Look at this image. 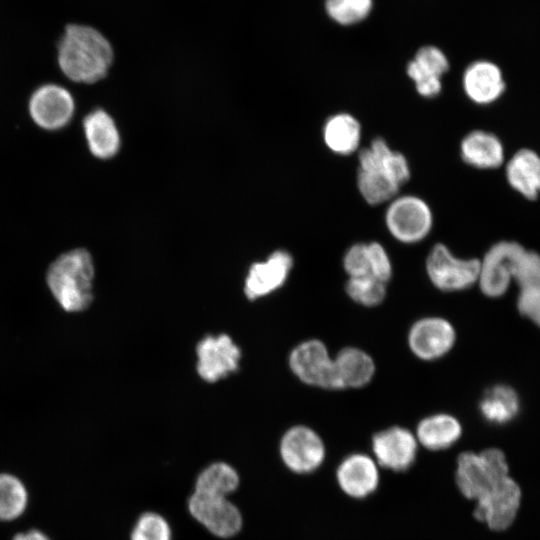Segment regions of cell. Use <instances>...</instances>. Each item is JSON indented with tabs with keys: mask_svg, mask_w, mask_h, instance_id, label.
<instances>
[{
	"mask_svg": "<svg viewBox=\"0 0 540 540\" xmlns=\"http://www.w3.org/2000/svg\"><path fill=\"white\" fill-rule=\"evenodd\" d=\"M410 176L408 159L392 149L385 139L376 137L369 146L359 149L356 183L366 203L373 206L388 203Z\"/></svg>",
	"mask_w": 540,
	"mask_h": 540,
	"instance_id": "obj_1",
	"label": "cell"
},
{
	"mask_svg": "<svg viewBox=\"0 0 540 540\" xmlns=\"http://www.w3.org/2000/svg\"><path fill=\"white\" fill-rule=\"evenodd\" d=\"M58 65L76 83L92 84L103 79L112 64L109 41L96 29L70 24L58 42Z\"/></svg>",
	"mask_w": 540,
	"mask_h": 540,
	"instance_id": "obj_2",
	"label": "cell"
},
{
	"mask_svg": "<svg viewBox=\"0 0 540 540\" xmlns=\"http://www.w3.org/2000/svg\"><path fill=\"white\" fill-rule=\"evenodd\" d=\"M94 263L89 251L76 248L59 255L48 267L47 285L67 312L86 310L93 301Z\"/></svg>",
	"mask_w": 540,
	"mask_h": 540,
	"instance_id": "obj_3",
	"label": "cell"
},
{
	"mask_svg": "<svg viewBox=\"0 0 540 540\" xmlns=\"http://www.w3.org/2000/svg\"><path fill=\"white\" fill-rule=\"evenodd\" d=\"M508 475L504 453L487 448L480 453L463 452L457 458L456 484L468 499L477 500Z\"/></svg>",
	"mask_w": 540,
	"mask_h": 540,
	"instance_id": "obj_4",
	"label": "cell"
},
{
	"mask_svg": "<svg viewBox=\"0 0 540 540\" xmlns=\"http://www.w3.org/2000/svg\"><path fill=\"white\" fill-rule=\"evenodd\" d=\"M384 221L395 240L403 244H416L430 234L434 217L431 207L423 198L398 194L387 203Z\"/></svg>",
	"mask_w": 540,
	"mask_h": 540,
	"instance_id": "obj_5",
	"label": "cell"
},
{
	"mask_svg": "<svg viewBox=\"0 0 540 540\" xmlns=\"http://www.w3.org/2000/svg\"><path fill=\"white\" fill-rule=\"evenodd\" d=\"M425 267L429 280L437 289L456 292L478 282L480 260L457 257L445 244L437 243L427 255Z\"/></svg>",
	"mask_w": 540,
	"mask_h": 540,
	"instance_id": "obj_6",
	"label": "cell"
},
{
	"mask_svg": "<svg viewBox=\"0 0 540 540\" xmlns=\"http://www.w3.org/2000/svg\"><path fill=\"white\" fill-rule=\"evenodd\" d=\"M289 367L303 383L328 390H339L334 358L318 339L298 344L289 355Z\"/></svg>",
	"mask_w": 540,
	"mask_h": 540,
	"instance_id": "obj_7",
	"label": "cell"
},
{
	"mask_svg": "<svg viewBox=\"0 0 540 540\" xmlns=\"http://www.w3.org/2000/svg\"><path fill=\"white\" fill-rule=\"evenodd\" d=\"M75 112V101L65 87L47 83L36 88L28 100V113L34 124L46 131L67 126Z\"/></svg>",
	"mask_w": 540,
	"mask_h": 540,
	"instance_id": "obj_8",
	"label": "cell"
},
{
	"mask_svg": "<svg viewBox=\"0 0 540 540\" xmlns=\"http://www.w3.org/2000/svg\"><path fill=\"white\" fill-rule=\"evenodd\" d=\"M523 250L524 247L514 241H500L488 249L480 260L478 277L483 294L495 298L507 291Z\"/></svg>",
	"mask_w": 540,
	"mask_h": 540,
	"instance_id": "obj_9",
	"label": "cell"
},
{
	"mask_svg": "<svg viewBox=\"0 0 540 540\" xmlns=\"http://www.w3.org/2000/svg\"><path fill=\"white\" fill-rule=\"evenodd\" d=\"M280 456L288 469L294 473L307 474L321 466L326 448L322 438L312 428L297 425L282 436Z\"/></svg>",
	"mask_w": 540,
	"mask_h": 540,
	"instance_id": "obj_10",
	"label": "cell"
},
{
	"mask_svg": "<svg viewBox=\"0 0 540 540\" xmlns=\"http://www.w3.org/2000/svg\"><path fill=\"white\" fill-rule=\"evenodd\" d=\"M520 500L518 484L507 476L476 500L474 516L492 530H505L513 523Z\"/></svg>",
	"mask_w": 540,
	"mask_h": 540,
	"instance_id": "obj_11",
	"label": "cell"
},
{
	"mask_svg": "<svg viewBox=\"0 0 540 540\" xmlns=\"http://www.w3.org/2000/svg\"><path fill=\"white\" fill-rule=\"evenodd\" d=\"M190 514L209 532L220 538L236 535L242 527L239 509L226 497L195 492L188 501Z\"/></svg>",
	"mask_w": 540,
	"mask_h": 540,
	"instance_id": "obj_12",
	"label": "cell"
},
{
	"mask_svg": "<svg viewBox=\"0 0 540 540\" xmlns=\"http://www.w3.org/2000/svg\"><path fill=\"white\" fill-rule=\"evenodd\" d=\"M456 342V331L445 318L423 317L409 329L408 345L412 353L424 361L445 356Z\"/></svg>",
	"mask_w": 540,
	"mask_h": 540,
	"instance_id": "obj_13",
	"label": "cell"
},
{
	"mask_svg": "<svg viewBox=\"0 0 540 540\" xmlns=\"http://www.w3.org/2000/svg\"><path fill=\"white\" fill-rule=\"evenodd\" d=\"M197 373L207 382H216L237 371L241 351L226 334L207 335L196 347Z\"/></svg>",
	"mask_w": 540,
	"mask_h": 540,
	"instance_id": "obj_14",
	"label": "cell"
},
{
	"mask_svg": "<svg viewBox=\"0 0 540 540\" xmlns=\"http://www.w3.org/2000/svg\"><path fill=\"white\" fill-rule=\"evenodd\" d=\"M418 441L408 429L393 426L377 432L372 438L375 461L392 471H405L416 460Z\"/></svg>",
	"mask_w": 540,
	"mask_h": 540,
	"instance_id": "obj_15",
	"label": "cell"
},
{
	"mask_svg": "<svg viewBox=\"0 0 540 540\" xmlns=\"http://www.w3.org/2000/svg\"><path fill=\"white\" fill-rule=\"evenodd\" d=\"M446 55L432 45L421 47L408 62L406 72L416 92L424 98H434L442 91V77L449 70Z\"/></svg>",
	"mask_w": 540,
	"mask_h": 540,
	"instance_id": "obj_16",
	"label": "cell"
},
{
	"mask_svg": "<svg viewBox=\"0 0 540 540\" xmlns=\"http://www.w3.org/2000/svg\"><path fill=\"white\" fill-rule=\"evenodd\" d=\"M293 258L285 250L274 251L265 261L254 263L246 276L244 293L250 300L278 290L290 274Z\"/></svg>",
	"mask_w": 540,
	"mask_h": 540,
	"instance_id": "obj_17",
	"label": "cell"
},
{
	"mask_svg": "<svg viewBox=\"0 0 540 540\" xmlns=\"http://www.w3.org/2000/svg\"><path fill=\"white\" fill-rule=\"evenodd\" d=\"M466 96L474 103L485 105L497 100L505 91L506 82L501 67L489 59L471 62L462 75Z\"/></svg>",
	"mask_w": 540,
	"mask_h": 540,
	"instance_id": "obj_18",
	"label": "cell"
},
{
	"mask_svg": "<svg viewBox=\"0 0 540 540\" xmlns=\"http://www.w3.org/2000/svg\"><path fill=\"white\" fill-rule=\"evenodd\" d=\"M378 466L377 462L367 454H350L337 468V483L346 495L356 499L365 498L379 485Z\"/></svg>",
	"mask_w": 540,
	"mask_h": 540,
	"instance_id": "obj_19",
	"label": "cell"
},
{
	"mask_svg": "<svg viewBox=\"0 0 540 540\" xmlns=\"http://www.w3.org/2000/svg\"><path fill=\"white\" fill-rule=\"evenodd\" d=\"M88 148L96 158L106 160L120 149V135L113 118L103 109L88 113L82 122Z\"/></svg>",
	"mask_w": 540,
	"mask_h": 540,
	"instance_id": "obj_20",
	"label": "cell"
},
{
	"mask_svg": "<svg viewBox=\"0 0 540 540\" xmlns=\"http://www.w3.org/2000/svg\"><path fill=\"white\" fill-rule=\"evenodd\" d=\"M462 160L478 169H494L502 165L504 149L501 141L494 134L474 130L469 132L460 143Z\"/></svg>",
	"mask_w": 540,
	"mask_h": 540,
	"instance_id": "obj_21",
	"label": "cell"
},
{
	"mask_svg": "<svg viewBox=\"0 0 540 540\" xmlns=\"http://www.w3.org/2000/svg\"><path fill=\"white\" fill-rule=\"evenodd\" d=\"M337 382L340 389L361 388L374 377L375 363L364 350L346 347L334 357Z\"/></svg>",
	"mask_w": 540,
	"mask_h": 540,
	"instance_id": "obj_22",
	"label": "cell"
},
{
	"mask_svg": "<svg viewBox=\"0 0 540 540\" xmlns=\"http://www.w3.org/2000/svg\"><path fill=\"white\" fill-rule=\"evenodd\" d=\"M322 136L324 144L332 153L349 156L359 151L361 124L352 114L336 113L325 121Z\"/></svg>",
	"mask_w": 540,
	"mask_h": 540,
	"instance_id": "obj_23",
	"label": "cell"
},
{
	"mask_svg": "<svg viewBox=\"0 0 540 540\" xmlns=\"http://www.w3.org/2000/svg\"><path fill=\"white\" fill-rule=\"evenodd\" d=\"M462 435L459 420L447 413H437L423 418L416 428L419 444L431 451L445 450Z\"/></svg>",
	"mask_w": 540,
	"mask_h": 540,
	"instance_id": "obj_24",
	"label": "cell"
},
{
	"mask_svg": "<svg viewBox=\"0 0 540 540\" xmlns=\"http://www.w3.org/2000/svg\"><path fill=\"white\" fill-rule=\"evenodd\" d=\"M506 177L510 186L527 199L540 193V157L530 149H521L509 160Z\"/></svg>",
	"mask_w": 540,
	"mask_h": 540,
	"instance_id": "obj_25",
	"label": "cell"
},
{
	"mask_svg": "<svg viewBox=\"0 0 540 540\" xmlns=\"http://www.w3.org/2000/svg\"><path fill=\"white\" fill-rule=\"evenodd\" d=\"M520 401L515 390L507 385L489 388L480 400L482 417L493 424H505L519 412Z\"/></svg>",
	"mask_w": 540,
	"mask_h": 540,
	"instance_id": "obj_26",
	"label": "cell"
},
{
	"mask_svg": "<svg viewBox=\"0 0 540 540\" xmlns=\"http://www.w3.org/2000/svg\"><path fill=\"white\" fill-rule=\"evenodd\" d=\"M239 482V475L232 466L216 462L199 474L195 482V492L226 497L237 489Z\"/></svg>",
	"mask_w": 540,
	"mask_h": 540,
	"instance_id": "obj_27",
	"label": "cell"
},
{
	"mask_svg": "<svg viewBox=\"0 0 540 540\" xmlns=\"http://www.w3.org/2000/svg\"><path fill=\"white\" fill-rule=\"evenodd\" d=\"M27 493L23 484L15 477L0 475V519L11 520L25 509Z\"/></svg>",
	"mask_w": 540,
	"mask_h": 540,
	"instance_id": "obj_28",
	"label": "cell"
},
{
	"mask_svg": "<svg viewBox=\"0 0 540 540\" xmlns=\"http://www.w3.org/2000/svg\"><path fill=\"white\" fill-rule=\"evenodd\" d=\"M345 290L354 302L365 307H374L384 300L386 283L371 276L351 277L346 282Z\"/></svg>",
	"mask_w": 540,
	"mask_h": 540,
	"instance_id": "obj_29",
	"label": "cell"
},
{
	"mask_svg": "<svg viewBox=\"0 0 540 540\" xmlns=\"http://www.w3.org/2000/svg\"><path fill=\"white\" fill-rule=\"evenodd\" d=\"M372 0H326L329 17L341 25H352L364 20L372 9Z\"/></svg>",
	"mask_w": 540,
	"mask_h": 540,
	"instance_id": "obj_30",
	"label": "cell"
},
{
	"mask_svg": "<svg viewBox=\"0 0 540 540\" xmlns=\"http://www.w3.org/2000/svg\"><path fill=\"white\" fill-rule=\"evenodd\" d=\"M131 540H171V530L165 518L148 512L138 518L131 532Z\"/></svg>",
	"mask_w": 540,
	"mask_h": 540,
	"instance_id": "obj_31",
	"label": "cell"
},
{
	"mask_svg": "<svg viewBox=\"0 0 540 540\" xmlns=\"http://www.w3.org/2000/svg\"><path fill=\"white\" fill-rule=\"evenodd\" d=\"M512 280L518 284L520 290L540 288V254L524 248Z\"/></svg>",
	"mask_w": 540,
	"mask_h": 540,
	"instance_id": "obj_32",
	"label": "cell"
},
{
	"mask_svg": "<svg viewBox=\"0 0 540 540\" xmlns=\"http://www.w3.org/2000/svg\"><path fill=\"white\" fill-rule=\"evenodd\" d=\"M343 268L349 278L371 276L368 244L360 242L351 245L344 254Z\"/></svg>",
	"mask_w": 540,
	"mask_h": 540,
	"instance_id": "obj_33",
	"label": "cell"
},
{
	"mask_svg": "<svg viewBox=\"0 0 540 540\" xmlns=\"http://www.w3.org/2000/svg\"><path fill=\"white\" fill-rule=\"evenodd\" d=\"M368 244L371 276L387 283L392 277V262L384 246L373 241Z\"/></svg>",
	"mask_w": 540,
	"mask_h": 540,
	"instance_id": "obj_34",
	"label": "cell"
},
{
	"mask_svg": "<svg viewBox=\"0 0 540 540\" xmlns=\"http://www.w3.org/2000/svg\"><path fill=\"white\" fill-rule=\"evenodd\" d=\"M517 308L520 314L540 328V288L520 290Z\"/></svg>",
	"mask_w": 540,
	"mask_h": 540,
	"instance_id": "obj_35",
	"label": "cell"
},
{
	"mask_svg": "<svg viewBox=\"0 0 540 540\" xmlns=\"http://www.w3.org/2000/svg\"><path fill=\"white\" fill-rule=\"evenodd\" d=\"M13 540H49L43 533L39 531H29L27 533L17 534Z\"/></svg>",
	"mask_w": 540,
	"mask_h": 540,
	"instance_id": "obj_36",
	"label": "cell"
}]
</instances>
